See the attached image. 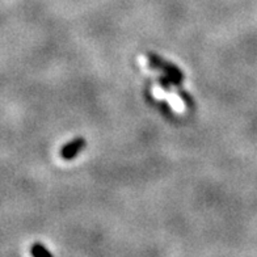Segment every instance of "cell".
<instances>
[{
  "mask_svg": "<svg viewBox=\"0 0 257 257\" xmlns=\"http://www.w3.org/2000/svg\"><path fill=\"white\" fill-rule=\"evenodd\" d=\"M85 145H87V141L84 138L72 139L62 147L61 151H59V156L66 162L75 159L80 154L81 150L85 149Z\"/></svg>",
  "mask_w": 257,
  "mask_h": 257,
  "instance_id": "cell-2",
  "label": "cell"
},
{
  "mask_svg": "<svg viewBox=\"0 0 257 257\" xmlns=\"http://www.w3.org/2000/svg\"><path fill=\"white\" fill-rule=\"evenodd\" d=\"M31 254L34 257H53V253H51L50 250L48 248L45 247L44 244L41 243H34L31 248Z\"/></svg>",
  "mask_w": 257,
  "mask_h": 257,
  "instance_id": "cell-3",
  "label": "cell"
},
{
  "mask_svg": "<svg viewBox=\"0 0 257 257\" xmlns=\"http://www.w3.org/2000/svg\"><path fill=\"white\" fill-rule=\"evenodd\" d=\"M147 57H149V62L151 63V66H153L154 68L162 70V71L166 74L167 78L169 79L171 83H173L175 85H179L180 83L184 80V74L180 71L179 67H176L175 64H172L171 62L164 61L162 57L153 54V53H149Z\"/></svg>",
  "mask_w": 257,
  "mask_h": 257,
  "instance_id": "cell-1",
  "label": "cell"
}]
</instances>
